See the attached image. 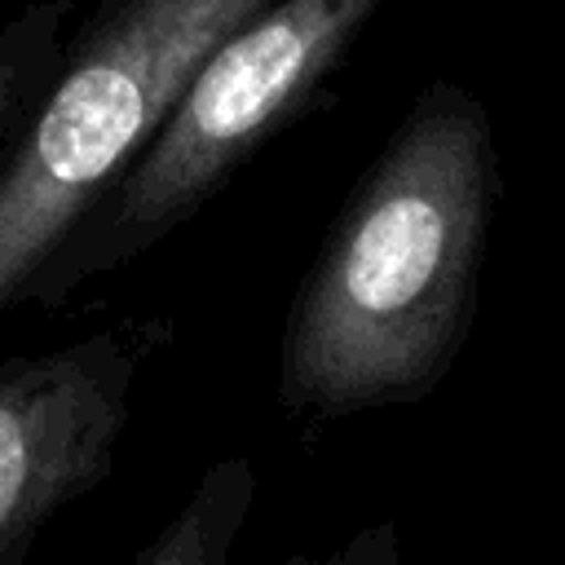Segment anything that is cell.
<instances>
[{"mask_svg": "<svg viewBox=\"0 0 565 565\" xmlns=\"http://www.w3.org/2000/svg\"><path fill=\"white\" fill-rule=\"evenodd\" d=\"M375 9L380 0H269L238 22L190 75L141 159L35 274L26 305H66L212 203L265 141L327 97Z\"/></svg>", "mask_w": 565, "mask_h": 565, "instance_id": "3957f363", "label": "cell"}, {"mask_svg": "<svg viewBox=\"0 0 565 565\" xmlns=\"http://www.w3.org/2000/svg\"><path fill=\"white\" fill-rule=\"evenodd\" d=\"M71 13L75 0H35L0 26V163L62 62Z\"/></svg>", "mask_w": 565, "mask_h": 565, "instance_id": "8992f818", "label": "cell"}, {"mask_svg": "<svg viewBox=\"0 0 565 565\" xmlns=\"http://www.w3.org/2000/svg\"><path fill=\"white\" fill-rule=\"evenodd\" d=\"M499 207L490 110L433 79L349 190L278 344V402L300 419L428 397L455 366Z\"/></svg>", "mask_w": 565, "mask_h": 565, "instance_id": "6da1fadb", "label": "cell"}, {"mask_svg": "<svg viewBox=\"0 0 565 565\" xmlns=\"http://www.w3.org/2000/svg\"><path fill=\"white\" fill-rule=\"evenodd\" d=\"M163 340L168 322H124L0 362V565H26L44 525L110 477L137 371Z\"/></svg>", "mask_w": 565, "mask_h": 565, "instance_id": "277c9868", "label": "cell"}, {"mask_svg": "<svg viewBox=\"0 0 565 565\" xmlns=\"http://www.w3.org/2000/svg\"><path fill=\"white\" fill-rule=\"evenodd\" d=\"M256 503V468L247 455L207 463L185 503L154 530L132 565H234V543ZM274 565H402V534L393 521L353 530L327 552H291Z\"/></svg>", "mask_w": 565, "mask_h": 565, "instance_id": "5b68a950", "label": "cell"}, {"mask_svg": "<svg viewBox=\"0 0 565 565\" xmlns=\"http://www.w3.org/2000/svg\"><path fill=\"white\" fill-rule=\"evenodd\" d=\"M269 0H97L0 163V322L154 141L203 57Z\"/></svg>", "mask_w": 565, "mask_h": 565, "instance_id": "7a4b0ae2", "label": "cell"}]
</instances>
